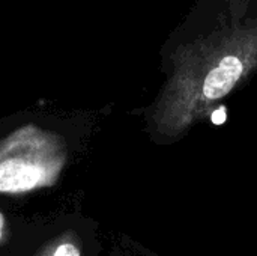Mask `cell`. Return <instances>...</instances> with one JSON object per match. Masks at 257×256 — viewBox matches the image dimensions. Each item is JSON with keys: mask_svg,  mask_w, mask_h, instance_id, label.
<instances>
[{"mask_svg": "<svg viewBox=\"0 0 257 256\" xmlns=\"http://www.w3.org/2000/svg\"><path fill=\"white\" fill-rule=\"evenodd\" d=\"M166 78L142 110L149 139L169 146L205 122L257 72V3L239 21H221L163 48Z\"/></svg>", "mask_w": 257, "mask_h": 256, "instance_id": "6da1fadb", "label": "cell"}, {"mask_svg": "<svg viewBox=\"0 0 257 256\" xmlns=\"http://www.w3.org/2000/svg\"><path fill=\"white\" fill-rule=\"evenodd\" d=\"M68 163L65 139L27 124L0 140V193L24 195L54 186Z\"/></svg>", "mask_w": 257, "mask_h": 256, "instance_id": "7a4b0ae2", "label": "cell"}, {"mask_svg": "<svg viewBox=\"0 0 257 256\" xmlns=\"http://www.w3.org/2000/svg\"><path fill=\"white\" fill-rule=\"evenodd\" d=\"M35 256H83V246L75 231H65L47 241Z\"/></svg>", "mask_w": 257, "mask_h": 256, "instance_id": "3957f363", "label": "cell"}, {"mask_svg": "<svg viewBox=\"0 0 257 256\" xmlns=\"http://www.w3.org/2000/svg\"><path fill=\"white\" fill-rule=\"evenodd\" d=\"M224 2V12L220 17L217 23L221 21H239L245 15L250 14V11L254 8L257 0H223ZM215 23V24H217Z\"/></svg>", "mask_w": 257, "mask_h": 256, "instance_id": "277c9868", "label": "cell"}, {"mask_svg": "<svg viewBox=\"0 0 257 256\" xmlns=\"http://www.w3.org/2000/svg\"><path fill=\"white\" fill-rule=\"evenodd\" d=\"M8 223H6V219H5V216H3V213L0 211V249H2V246L6 243V240H8Z\"/></svg>", "mask_w": 257, "mask_h": 256, "instance_id": "5b68a950", "label": "cell"}]
</instances>
